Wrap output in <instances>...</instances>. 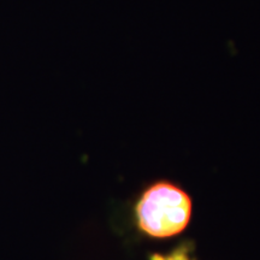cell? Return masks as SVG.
I'll list each match as a JSON object with an SVG mask.
<instances>
[{"instance_id":"1","label":"cell","mask_w":260,"mask_h":260,"mask_svg":"<svg viewBox=\"0 0 260 260\" xmlns=\"http://www.w3.org/2000/svg\"><path fill=\"white\" fill-rule=\"evenodd\" d=\"M139 229L155 239L177 235L186 229L191 216V199L170 182L149 186L135 206Z\"/></svg>"},{"instance_id":"2","label":"cell","mask_w":260,"mask_h":260,"mask_svg":"<svg viewBox=\"0 0 260 260\" xmlns=\"http://www.w3.org/2000/svg\"><path fill=\"white\" fill-rule=\"evenodd\" d=\"M149 260H191L189 256V247L187 243H182L168 254H152Z\"/></svg>"}]
</instances>
